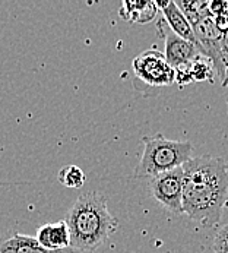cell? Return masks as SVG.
Listing matches in <instances>:
<instances>
[{"label":"cell","mask_w":228,"mask_h":253,"mask_svg":"<svg viewBox=\"0 0 228 253\" xmlns=\"http://www.w3.org/2000/svg\"><path fill=\"white\" fill-rule=\"evenodd\" d=\"M180 10L186 15V18L189 19V22L193 25L196 24L197 21L203 19V18H208V16H212L211 13V1H180L177 3Z\"/></svg>","instance_id":"cell-12"},{"label":"cell","mask_w":228,"mask_h":253,"mask_svg":"<svg viewBox=\"0 0 228 253\" xmlns=\"http://www.w3.org/2000/svg\"><path fill=\"white\" fill-rule=\"evenodd\" d=\"M13 240L18 253H76L72 248L63 251H47L38 243L37 239L19 234L18 231H13Z\"/></svg>","instance_id":"cell-11"},{"label":"cell","mask_w":228,"mask_h":253,"mask_svg":"<svg viewBox=\"0 0 228 253\" xmlns=\"http://www.w3.org/2000/svg\"><path fill=\"white\" fill-rule=\"evenodd\" d=\"M176 82L179 85H188L193 82V73H191V62L188 65H183L176 69Z\"/></svg>","instance_id":"cell-16"},{"label":"cell","mask_w":228,"mask_h":253,"mask_svg":"<svg viewBox=\"0 0 228 253\" xmlns=\"http://www.w3.org/2000/svg\"><path fill=\"white\" fill-rule=\"evenodd\" d=\"M36 239L47 251H63L71 248V231L65 219L41 225L37 230Z\"/></svg>","instance_id":"cell-8"},{"label":"cell","mask_w":228,"mask_h":253,"mask_svg":"<svg viewBox=\"0 0 228 253\" xmlns=\"http://www.w3.org/2000/svg\"><path fill=\"white\" fill-rule=\"evenodd\" d=\"M65 221L71 231V248L75 252L98 251L118 227L109 211L107 198L100 192L77 196Z\"/></svg>","instance_id":"cell-2"},{"label":"cell","mask_w":228,"mask_h":253,"mask_svg":"<svg viewBox=\"0 0 228 253\" xmlns=\"http://www.w3.org/2000/svg\"><path fill=\"white\" fill-rule=\"evenodd\" d=\"M0 253H18L13 240V231H6L0 236Z\"/></svg>","instance_id":"cell-17"},{"label":"cell","mask_w":228,"mask_h":253,"mask_svg":"<svg viewBox=\"0 0 228 253\" xmlns=\"http://www.w3.org/2000/svg\"><path fill=\"white\" fill-rule=\"evenodd\" d=\"M153 199L173 214H183V189L185 170L183 167L158 174L150 179Z\"/></svg>","instance_id":"cell-6"},{"label":"cell","mask_w":228,"mask_h":253,"mask_svg":"<svg viewBox=\"0 0 228 253\" xmlns=\"http://www.w3.org/2000/svg\"><path fill=\"white\" fill-rule=\"evenodd\" d=\"M144 151L138 167L135 169V179H152L158 174L183 167L193 154L190 141H173L164 135L144 136Z\"/></svg>","instance_id":"cell-3"},{"label":"cell","mask_w":228,"mask_h":253,"mask_svg":"<svg viewBox=\"0 0 228 253\" xmlns=\"http://www.w3.org/2000/svg\"><path fill=\"white\" fill-rule=\"evenodd\" d=\"M158 9H161L165 22L168 24V27L173 30V33H176L179 37H182L183 40L193 42L197 45L196 36L193 31V27L189 22V19L186 18V15L180 10L179 4L173 0H167V1H155Z\"/></svg>","instance_id":"cell-9"},{"label":"cell","mask_w":228,"mask_h":253,"mask_svg":"<svg viewBox=\"0 0 228 253\" xmlns=\"http://www.w3.org/2000/svg\"><path fill=\"white\" fill-rule=\"evenodd\" d=\"M158 6L155 1H123L118 15L130 24H148L155 19Z\"/></svg>","instance_id":"cell-10"},{"label":"cell","mask_w":228,"mask_h":253,"mask_svg":"<svg viewBox=\"0 0 228 253\" xmlns=\"http://www.w3.org/2000/svg\"><path fill=\"white\" fill-rule=\"evenodd\" d=\"M57 179L59 181L66 186V187H71V189H79L83 186V183L86 181V176L85 173L82 171V169H79L75 164H69V166H65L59 174H57Z\"/></svg>","instance_id":"cell-13"},{"label":"cell","mask_w":228,"mask_h":253,"mask_svg":"<svg viewBox=\"0 0 228 253\" xmlns=\"http://www.w3.org/2000/svg\"><path fill=\"white\" fill-rule=\"evenodd\" d=\"M191 27L200 54L212 62L214 71L223 85L227 76V65L223 56V31L217 27L212 16L203 18Z\"/></svg>","instance_id":"cell-5"},{"label":"cell","mask_w":228,"mask_h":253,"mask_svg":"<svg viewBox=\"0 0 228 253\" xmlns=\"http://www.w3.org/2000/svg\"><path fill=\"white\" fill-rule=\"evenodd\" d=\"M191 73H193V82H214V66L209 59L205 56H199L191 62Z\"/></svg>","instance_id":"cell-14"},{"label":"cell","mask_w":228,"mask_h":253,"mask_svg":"<svg viewBox=\"0 0 228 253\" xmlns=\"http://www.w3.org/2000/svg\"><path fill=\"white\" fill-rule=\"evenodd\" d=\"M212 248L215 253H228V224L217 233Z\"/></svg>","instance_id":"cell-15"},{"label":"cell","mask_w":228,"mask_h":253,"mask_svg":"<svg viewBox=\"0 0 228 253\" xmlns=\"http://www.w3.org/2000/svg\"><path fill=\"white\" fill-rule=\"evenodd\" d=\"M136 82L147 88H164L176 82V69L170 66L165 54L156 48H148L132 62Z\"/></svg>","instance_id":"cell-4"},{"label":"cell","mask_w":228,"mask_h":253,"mask_svg":"<svg viewBox=\"0 0 228 253\" xmlns=\"http://www.w3.org/2000/svg\"><path fill=\"white\" fill-rule=\"evenodd\" d=\"M183 214L205 227H215L228 202V167L214 155H200L185 166Z\"/></svg>","instance_id":"cell-1"},{"label":"cell","mask_w":228,"mask_h":253,"mask_svg":"<svg viewBox=\"0 0 228 253\" xmlns=\"http://www.w3.org/2000/svg\"><path fill=\"white\" fill-rule=\"evenodd\" d=\"M156 30H158L159 36L164 38L165 59L170 63V66H173L174 69H177V68H180L183 65H188L190 62H193L196 57L202 56L197 45L183 40L176 33H173V30L168 27V24L165 22L164 18L158 19Z\"/></svg>","instance_id":"cell-7"},{"label":"cell","mask_w":228,"mask_h":253,"mask_svg":"<svg viewBox=\"0 0 228 253\" xmlns=\"http://www.w3.org/2000/svg\"><path fill=\"white\" fill-rule=\"evenodd\" d=\"M223 56H224V60L227 65V76H226L223 86H228V30L223 33Z\"/></svg>","instance_id":"cell-18"}]
</instances>
